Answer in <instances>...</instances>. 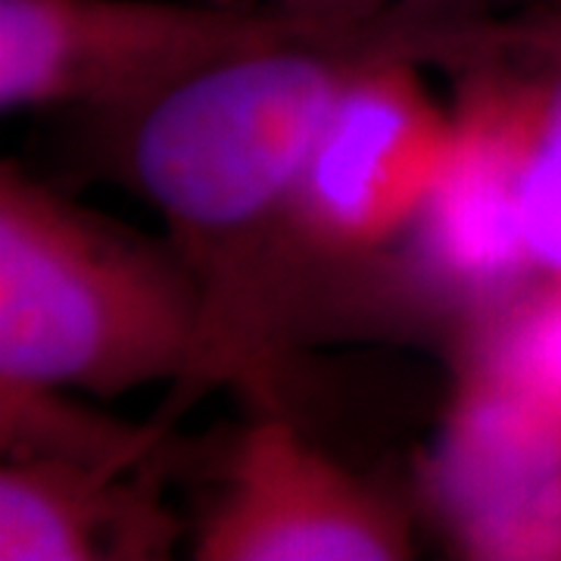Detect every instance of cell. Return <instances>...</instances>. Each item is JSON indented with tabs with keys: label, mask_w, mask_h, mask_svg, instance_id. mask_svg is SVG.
<instances>
[{
	"label": "cell",
	"mask_w": 561,
	"mask_h": 561,
	"mask_svg": "<svg viewBox=\"0 0 561 561\" xmlns=\"http://www.w3.org/2000/svg\"><path fill=\"white\" fill-rule=\"evenodd\" d=\"M400 32L387 16L350 35L260 47L131 119L128 175L201 294V362L172 419L219 383L250 393L260 412H284L312 284L328 268L302 238L306 157L343 84Z\"/></svg>",
	"instance_id": "6da1fadb"
},
{
	"label": "cell",
	"mask_w": 561,
	"mask_h": 561,
	"mask_svg": "<svg viewBox=\"0 0 561 561\" xmlns=\"http://www.w3.org/2000/svg\"><path fill=\"white\" fill-rule=\"evenodd\" d=\"M201 362V294L157 243L0 165V381L116 400Z\"/></svg>",
	"instance_id": "7a4b0ae2"
},
{
	"label": "cell",
	"mask_w": 561,
	"mask_h": 561,
	"mask_svg": "<svg viewBox=\"0 0 561 561\" xmlns=\"http://www.w3.org/2000/svg\"><path fill=\"white\" fill-rule=\"evenodd\" d=\"M383 16L175 0H0V110H91L131 122L184 81L280 41Z\"/></svg>",
	"instance_id": "3957f363"
},
{
	"label": "cell",
	"mask_w": 561,
	"mask_h": 561,
	"mask_svg": "<svg viewBox=\"0 0 561 561\" xmlns=\"http://www.w3.org/2000/svg\"><path fill=\"white\" fill-rule=\"evenodd\" d=\"M421 38L405 16L343 84L300 179L302 238L328 268L362 265L412 234L456 150V113L421 79Z\"/></svg>",
	"instance_id": "277c9868"
},
{
	"label": "cell",
	"mask_w": 561,
	"mask_h": 561,
	"mask_svg": "<svg viewBox=\"0 0 561 561\" xmlns=\"http://www.w3.org/2000/svg\"><path fill=\"white\" fill-rule=\"evenodd\" d=\"M191 556L402 561L415 556V537L400 502L321 453L287 412H260L228 453Z\"/></svg>",
	"instance_id": "5b68a950"
},
{
	"label": "cell",
	"mask_w": 561,
	"mask_h": 561,
	"mask_svg": "<svg viewBox=\"0 0 561 561\" xmlns=\"http://www.w3.org/2000/svg\"><path fill=\"white\" fill-rule=\"evenodd\" d=\"M424 483L461 559L561 561V431L471 368Z\"/></svg>",
	"instance_id": "8992f818"
},
{
	"label": "cell",
	"mask_w": 561,
	"mask_h": 561,
	"mask_svg": "<svg viewBox=\"0 0 561 561\" xmlns=\"http://www.w3.org/2000/svg\"><path fill=\"white\" fill-rule=\"evenodd\" d=\"M135 471L60 459H3L0 561L172 556L179 522L153 486L125 481Z\"/></svg>",
	"instance_id": "52a82bcc"
},
{
	"label": "cell",
	"mask_w": 561,
	"mask_h": 561,
	"mask_svg": "<svg viewBox=\"0 0 561 561\" xmlns=\"http://www.w3.org/2000/svg\"><path fill=\"white\" fill-rule=\"evenodd\" d=\"M522 72V213L537 278H561V10L500 13Z\"/></svg>",
	"instance_id": "ba28073f"
},
{
	"label": "cell",
	"mask_w": 561,
	"mask_h": 561,
	"mask_svg": "<svg viewBox=\"0 0 561 561\" xmlns=\"http://www.w3.org/2000/svg\"><path fill=\"white\" fill-rule=\"evenodd\" d=\"M172 421H119L103 415L69 390L0 381V449L3 459H60L135 471L162 449Z\"/></svg>",
	"instance_id": "9c48e42d"
},
{
	"label": "cell",
	"mask_w": 561,
	"mask_h": 561,
	"mask_svg": "<svg viewBox=\"0 0 561 561\" xmlns=\"http://www.w3.org/2000/svg\"><path fill=\"white\" fill-rule=\"evenodd\" d=\"M461 368L561 431V278L530 280L478 312Z\"/></svg>",
	"instance_id": "30bf717a"
},
{
	"label": "cell",
	"mask_w": 561,
	"mask_h": 561,
	"mask_svg": "<svg viewBox=\"0 0 561 561\" xmlns=\"http://www.w3.org/2000/svg\"><path fill=\"white\" fill-rule=\"evenodd\" d=\"M309 13L331 16H459V13H486L512 3H542V0H278Z\"/></svg>",
	"instance_id": "8fae6325"
},
{
	"label": "cell",
	"mask_w": 561,
	"mask_h": 561,
	"mask_svg": "<svg viewBox=\"0 0 561 561\" xmlns=\"http://www.w3.org/2000/svg\"><path fill=\"white\" fill-rule=\"evenodd\" d=\"M542 3H549V7H556V10H561V0H542Z\"/></svg>",
	"instance_id": "7c38bea8"
}]
</instances>
